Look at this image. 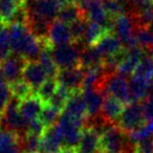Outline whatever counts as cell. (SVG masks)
Here are the masks:
<instances>
[{"instance_id": "cell-1", "label": "cell", "mask_w": 153, "mask_h": 153, "mask_svg": "<svg viewBox=\"0 0 153 153\" xmlns=\"http://www.w3.org/2000/svg\"><path fill=\"white\" fill-rule=\"evenodd\" d=\"M9 33L12 53L20 56L26 61H38L43 49L49 46L46 40L35 37L24 24H12Z\"/></svg>"}, {"instance_id": "cell-2", "label": "cell", "mask_w": 153, "mask_h": 153, "mask_svg": "<svg viewBox=\"0 0 153 153\" xmlns=\"http://www.w3.org/2000/svg\"><path fill=\"white\" fill-rule=\"evenodd\" d=\"M86 45L82 41L72 42L62 46L51 47V53L59 70L78 67L80 64L81 53Z\"/></svg>"}, {"instance_id": "cell-3", "label": "cell", "mask_w": 153, "mask_h": 153, "mask_svg": "<svg viewBox=\"0 0 153 153\" xmlns=\"http://www.w3.org/2000/svg\"><path fill=\"white\" fill-rule=\"evenodd\" d=\"M100 91L104 96L108 94L113 97L124 105H128L132 102L129 90V80L117 72L108 74L105 78L100 88Z\"/></svg>"}, {"instance_id": "cell-4", "label": "cell", "mask_w": 153, "mask_h": 153, "mask_svg": "<svg viewBox=\"0 0 153 153\" xmlns=\"http://www.w3.org/2000/svg\"><path fill=\"white\" fill-rule=\"evenodd\" d=\"M57 124L61 132L63 147L78 148L81 142L83 130L85 128V122L76 120L62 112Z\"/></svg>"}, {"instance_id": "cell-5", "label": "cell", "mask_w": 153, "mask_h": 153, "mask_svg": "<svg viewBox=\"0 0 153 153\" xmlns=\"http://www.w3.org/2000/svg\"><path fill=\"white\" fill-rule=\"evenodd\" d=\"M147 124L140 102H131L125 105L124 110L117 121V126L124 132L130 134Z\"/></svg>"}, {"instance_id": "cell-6", "label": "cell", "mask_w": 153, "mask_h": 153, "mask_svg": "<svg viewBox=\"0 0 153 153\" xmlns=\"http://www.w3.org/2000/svg\"><path fill=\"white\" fill-rule=\"evenodd\" d=\"M128 136L117 125L110 126L101 134L99 150L102 153H123Z\"/></svg>"}, {"instance_id": "cell-7", "label": "cell", "mask_w": 153, "mask_h": 153, "mask_svg": "<svg viewBox=\"0 0 153 153\" xmlns=\"http://www.w3.org/2000/svg\"><path fill=\"white\" fill-rule=\"evenodd\" d=\"M19 102L20 101L16 100L15 98L12 99L7 109L2 113L1 126H2V129L12 131L22 137L27 133L28 124L24 121L19 112V109H18Z\"/></svg>"}, {"instance_id": "cell-8", "label": "cell", "mask_w": 153, "mask_h": 153, "mask_svg": "<svg viewBox=\"0 0 153 153\" xmlns=\"http://www.w3.org/2000/svg\"><path fill=\"white\" fill-rule=\"evenodd\" d=\"M65 3H67L65 0H30L24 7L30 15L55 21L61 7Z\"/></svg>"}, {"instance_id": "cell-9", "label": "cell", "mask_w": 153, "mask_h": 153, "mask_svg": "<svg viewBox=\"0 0 153 153\" xmlns=\"http://www.w3.org/2000/svg\"><path fill=\"white\" fill-rule=\"evenodd\" d=\"M84 10L85 16L89 21L100 24L107 32L111 33L113 25V20L109 18L104 9L102 0H90L84 5H81Z\"/></svg>"}, {"instance_id": "cell-10", "label": "cell", "mask_w": 153, "mask_h": 153, "mask_svg": "<svg viewBox=\"0 0 153 153\" xmlns=\"http://www.w3.org/2000/svg\"><path fill=\"white\" fill-rule=\"evenodd\" d=\"M56 80L59 85L65 87L72 94L82 91L84 81V70L80 66L67 68V69H61L58 72Z\"/></svg>"}, {"instance_id": "cell-11", "label": "cell", "mask_w": 153, "mask_h": 153, "mask_svg": "<svg viewBox=\"0 0 153 153\" xmlns=\"http://www.w3.org/2000/svg\"><path fill=\"white\" fill-rule=\"evenodd\" d=\"M26 62L27 61L22 57L12 53L7 59L0 64V70L7 83L13 84L19 80H22V72Z\"/></svg>"}, {"instance_id": "cell-12", "label": "cell", "mask_w": 153, "mask_h": 153, "mask_svg": "<svg viewBox=\"0 0 153 153\" xmlns=\"http://www.w3.org/2000/svg\"><path fill=\"white\" fill-rule=\"evenodd\" d=\"M48 79L46 72L38 61H27L22 72V80L30 85L34 94Z\"/></svg>"}, {"instance_id": "cell-13", "label": "cell", "mask_w": 153, "mask_h": 153, "mask_svg": "<svg viewBox=\"0 0 153 153\" xmlns=\"http://www.w3.org/2000/svg\"><path fill=\"white\" fill-rule=\"evenodd\" d=\"M46 42L51 47L62 46V45L72 43L74 38H72L71 33H70L69 25L58 21V20H55L49 28Z\"/></svg>"}, {"instance_id": "cell-14", "label": "cell", "mask_w": 153, "mask_h": 153, "mask_svg": "<svg viewBox=\"0 0 153 153\" xmlns=\"http://www.w3.org/2000/svg\"><path fill=\"white\" fill-rule=\"evenodd\" d=\"M63 148L61 132L58 124L46 127V130L41 136L39 153H59Z\"/></svg>"}, {"instance_id": "cell-15", "label": "cell", "mask_w": 153, "mask_h": 153, "mask_svg": "<svg viewBox=\"0 0 153 153\" xmlns=\"http://www.w3.org/2000/svg\"><path fill=\"white\" fill-rule=\"evenodd\" d=\"M44 105L45 104L39 99V97L36 94H33L26 99L20 101L18 109H19V112L22 115L23 120L28 124L30 122L35 121L40 117Z\"/></svg>"}, {"instance_id": "cell-16", "label": "cell", "mask_w": 153, "mask_h": 153, "mask_svg": "<svg viewBox=\"0 0 153 153\" xmlns=\"http://www.w3.org/2000/svg\"><path fill=\"white\" fill-rule=\"evenodd\" d=\"M125 51H126L125 58L121 62V64L117 66V72L122 74V76H126V78H128V76H131L133 74L136 66L138 65L140 60L146 55V51L143 48H140L138 45L133 47V48L125 49Z\"/></svg>"}, {"instance_id": "cell-17", "label": "cell", "mask_w": 153, "mask_h": 153, "mask_svg": "<svg viewBox=\"0 0 153 153\" xmlns=\"http://www.w3.org/2000/svg\"><path fill=\"white\" fill-rule=\"evenodd\" d=\"M62 112L76 120L86 122L88 117V111L81 91L74 92L70 96Z\"/></svg>"}, {"instance_id": "cell-18", "label": "cell", "mask_w": 153, "mask_h": 153, "mask_svg": "<svg viewBox=\"0 0 153 153\" xmlns=\"http://www.w3.org/2000/svg\"><path fill=\"white\" fill-rule=\"evenodd\" d=\"M124 107L125 106H124V104L122 102H120L119 100H117L113 97L106 94L104 97V101H103L100 114L107 122L117 125V121H119L120 117H121L122 112H123Z\"/></svg>"}, {"instance_id": "cell-19", "label": "cell", "mask_w": 153, "mask_h": 153, "mask_svg": "<svg viewBox=\"0 0 153 153\" xmlns=\"http://www.w3.org/2000/svg\"><path fill=\"white\" fill-rule=\"evenodd\" d=\"M94 46L103 57V59L111 57L123 49L121 41L112 33H106Z\"/></svg>"}, {"instance_id": "cell-20", "label": "cell", "mask_w": 153, "mask_h": 153, "mask_svg": "<svg viewBox=\"0 0 153 153\" xmlns=\"http://www.w3.org/2000/svg\"><path fill=\"white\" fill-rule=\"evenodd\" d=\"M84 100H85L86 106H87L88 117H97L101 113L103 101H104V94L100 90L96 88H88L83 89L81 91Z\"/></svg>"}, {"instance_id": "cell-21", "label": "cell", "mask_w": 153, "mask_h": 153, "mask_svg": "<svg viewBox=\"0 0 153 153\" xmlns=\"http://www.w3.org/2000/svg\"><path fill=\"white\" fill-rule=\"evenodd\" d=\"M83 17H86L83 7L74 1H70V2L65 3L61 7L57 16V20L69 25V24L74 23V21Z\"/></svg>"}, {"instance_id": "cell-22", "label": "cell", "mask_w": 153, "mask_h": 153, "mask_svg": "<svg viewBox=\"0 0 153 153\" xmlns=\"http://www.w3.org/2000/svg\"><path fill=\"white\" fill-rule=\"evenodd\" d=\"M101 135L91 128H84L81 142L78 147L79 153H97L100 149Z\"/></svg>"}, {"instance_id": "cell-23", "label": "cell", "mask_w": 153, "mask_h": 153, "mask_svg": "<svg viewBox=\"0 0 153 153\" xmlns=\"http://www.w3.org/2000/svg\"><path fill=\"white\" fill-rule=\"evenodd\" d=\"M131 76L150 83L153 80V53H147L140 60Z\"/></svg>"}, {"instance_id": "cell-24", "label": "cell", "mask_w": 153, "mask_h": 153, "mask_svg": "<svg viewBox=\"0 0 153 153\" xmlns=\"http://www.w3.org/2000/svg\"><path fill=\"white\" fill-rule=\"evenodd\" d=\"M104 63V59L99 53L94 46H86L82 51L81 57H80L79 66L83 69L94 68L97 66H100Z\"/></svg>"}, {"instance_id": "cell-25", "label": "cell", "mask_w": 153, "mask_h": 153, "mask_svg": "<svg viewBox=\"0 0 153 153\" xmlns=\"http://www.w3.org/2000/svg\"><path fill=\"white\" fill-rule=\"evenodd\" d=\"M150 83L131 76L129 80V90L132 102H140L147 99Z\"/></svg>"}, {"instance_id": "cell-26", "label": "cell", "mask_w": 153, "mask_h": 153, "mask_svg": "<svg viewBox=\"0 0 153 153\" xmlns=\"http://www.w3.org/2000/svg\"><path fill=\"white\" fill-rule=\"evenodd\" d=\"M106 33H109L105 30L103 26H101L100 24L94 23V22L89 21L88 25L86 27L85 34L82 39V42L86 45V46H94Z\"/></svg>"}, {"instance_id": "cell-27", "label": "cell", "mask_w": 153, "mask_h": 153, "mask_svg": "<svg viewBox=\"0 0 153 153\" xmlns=\"http://www.w3.org/2000/svg\"><path fill=\"white\" fill-rule=\"evenodd\" d=\"M137 45L147 53H153V28L140 27L134 32Z\"/></svg>"}, {"instance_id": "cell-28", "label": "cell", "mask_w": 153, "mask_h": 153, "mask_svg": "<svg viewBox=\"0 0 153 153\" xmlns=\"http://www.w3.org/2000/svg\"><path fill=\"white\" fill-rule=\"evenodd\" d=\"M51 47L46 46L43 51L41 53L40 57L38 59V62L40 63V65L43 67V69L46 72L48 79H56L58 72H59V68L57 67L55 61L53 59V56L51 53Z\"/></svg>"}, {"instance_id": "cell-29", "label": "cell", "mask_w": 153, "mask_h": 153, "mask_svg": "<svg viewBox=\"0 0 153 153\" xmlns=\"http://www.w3.org/2000/svg\"><path fill=\"white\" fill-rule=\"evenodd\" d=\"M23 5L19 0H0V19L7 25L14 14Z\"/></svg>"}, {"instance_id": "cell-30", "label": "cell", "mask_w": 153, "mask_h": 153, "mask_svg": "<svg viewBox=\"0 0 153 153\" xmlns=\"http://www.w3.org/2000/svg\"><path fill=\"white\" fill-rule=\"evenodd\" d=\"M58 86H59V84H58L56 79H47L38 88V90L36 91V94L44 104H47L49 102V100L51 99V97L57 91Z\"/></svg>"}, {"instance_id": "cell-31", "label": "cell", "mask_w": 153, "mask_h": 153, "mask_svg": "<svg viewBox=\"0 0 153 153\" xmlns=\"http://www.w3.org/2000/svg\"><path fill=\"white\" fill-rule=\"evenodd\" d=\"M71 94H72V92H70L69 90L66 89L63 86L59 85L58 86L57 91L51 97V99L49 100V102L47 103V105H51V106L57 108L58 110L63 111L64 107H65L66 103H67L68 99L70 98Z\"/></svg>"}, {"instance_id": "cell-32", "label": "cell", "mask_w": 153, "mask_h": 153, "mask_svg": "<svg viewBox=\"0 0 153 153\" xmlns=\"http://www.w3.org/2000/svg\"><path fill=\"white\" fill-rule=\"evenodd\" d=\"M40 136L34 135V134L26 133L24 136L20 137V144H21L22 153H39L40 150Z\"/></svg>"}, {"instance_id": "cell-33", "label": "cell", "mask_w": 153, "mask_h": 153, "mask_svg": "<svg viewBox=\"0 0 153 153\" xmlns=\"http://www.w3.org/2000/svg\"><path fill=\"white\" fill-rule=\"evenodd\" d=\"M61 112L62 111L58 110L55 107L45 104L39 119L42 121V123L44 124L46 127H49V126H53L58 123V121H59L60 117H61V114H62Z\"/></svg>"}, {"instance_id": "cell-34", "label": "cell", "mask_w": 153, "mask_h": 153, "mask_svg": "<svg viewBox=\"0 0 153 153\" xmlns=\"http://www.w3.org/2000/svg\"><path fill=\"white\" fill-rule=\"evenodd\" d=\"M10 87H11L13 98H15L18 101L24 100L27 97H30V94H34V91L30 87V85L26 84L23 80H19V81L15 82V83L10 84Z\"/></svg>"}, {"instance_id": "cell-35", "label": "cell", "mask_w": 153, "mask_h": 153, "mask_svg": "<svg viewBox=\"0 0 153 153\" xmlns=\"http://www.w3.org/2000/svg\"><path fill=\"white\" fill-rule=\"evenodd\" d=\"M88 22H89V20L86 17H83V18H80L76 21H74V23L69 24L70 33H71V36L74 38V42L82 41L84 34H85L86 27L88 25Z\"/></svg>"}, {"instance_id": "cell-36", "label": "cell", "mask_w": 153, "mask_h": 153, "mask_svg": "<svg viewBox=\"0 0 153 153\" xmlns=\"http://www.w3.org/2000/svg\"><path fill=\"white\" fill-rule=\"evenodd\" d=\"M12 55L11 43H10V33L7 28L0 30V64Z\"/></svg>"}, {"instance_id": "cell-37", "label": "cell", "mask_w": 153, "mask_h": 153, "mask_svg": "<svg viewBox=\"0 0 153 153\" xmlns=\"http://www.w3.org/2000/svg\"><path fill=\"white\" fill-rule=\"evenodd\" d=\"M12 99H13V94H12L10 84L4 83L0 85V114L4 112Z\"/></svg>"}, {"instance_id": "cell-38", "label": "cell", "mask_w": 153, "mask_h": 153, "mask_svg": "<svg viewBox=\"0 0 153 153\" xmlns=\"http://www.w3.org/2000/svg\"><path fill=\"white\" fill-rule=\"evenodd\" d=\"M45 130H46V126L42 123V121L40 119L30 122L27 125V133L34 134V135L40 136V137L43 135Z\"/></svg>"}, {"instance_id": "cell-39", "label": "cell", "mask_w": 153, "mask_h": 153, "mask_svg": "<svg viewBox=\"0 0 153 153\" xmlns=\"http://www.w3.org/2000/svg\"><path fill=\"white\" fill-rule=\"evenodd\" d=\"M0 153H22L20 138L10 144L0 145Z\"/></svg>"}, {"instance_id": "cell-40", "label": "cell", "mask_w": 153, "mask_h": 153, "mask_svg": "<svg viewBox=\"0 0 153 153\" xmlns=\"http://www.w3.org/2000/svg\"><path fill=\"white\" fill-rule=\"evenodd\" d=\"M136 153H153V137L136 143Z\"/></svg>"}, {"instance_id": "cell-41", "label": "cell", "mask_w": 153, "mask_h": 153, "mask_svg": "<svg viewBox=\"0 0 153 153\" xmlns=\"http://www.w3.org/2000/svg\"><path fill=\"white\" fill-rule=\"evenodd\" d=\"M142 106L147 123H153V102L146 99V100L142 101Z\"/></svg>"}, {"instance_id": "cell-42", "label": "cell", "mask_w": 153, "mask_h": 153, "mask_svg": "<svg viewBox=\"0 0 153 153\" xmlns=\"http://www.w3.org/2000/svg\"><path fill=\"white\" fill-rule=\"evenodd\" d=\"M129 1L137 10H143L153 4V0H129Z\"/></svg>"}, {"instance_id": "cell-43", "label": "cell", "mask_w": 153, "mask_h": 153, "mask_svg": "<svg viewBox=\"0 0 153 153\" xmlns=\"http://www.w3.org/2000/svg\"><path fill=\"white\" fill-rule=\"evenodd\" d=\"M147 99L153 102V80L150 82V85H149V91H148V96Z\"/></svg>"}, {"instance_id": "cell-44", "label": "cell", "mask_w": 153, "mask_h": 153, "mask_svg": "<svg viewBox=\"0 0 153 153\" xmlns=\"http://www.w3.org/2000/svg\"><path fill=\"white\" fill-rule=\"evenodd\" d=\"M4 83H7V80H5L4 76H3V74L1 72V70H0V85H2V84Z\"/></svg>"}, {"instance_id": "cell-45", "label": "cell", "mask_w": 153, "mask_h": 153, "mask_svg": "<svg viewBox=\"0 0 153 153\" xmlns=\"http://www.w3.org/2000/svg\"><path fill=\"white\" fill-rule=\"evenodd\" d=\"M5 25H7V24H5L4 22L2 21V20L0 19V30H2V28H4V27H5Z\"/></svg>"}, {"instance_id": "cell-46", "label": "cell", "mask_w": 153, "mask_h": 153, "mask_svg": "<svg viewBox=\"0 0 153 153\" xmlns=\"http://www.w3.org/2000/svg\"><path fill=\"white\" fill-rule=\"evenodd\" d=\"M19 1H20V2L22 3V4L24 5V4H25L26 2H27V1H30V0H19Z\"/></svg>"}, {"instance_id": "cell-47", "label": "cell", "mask_w": 153, "mask_h": 153, "mask_svg": "<svg viewBox=\"0 0 153 153\" xmlns=\"http://www.w3.org/2000/svg\"><path fill=\"white\" fill-rule=\"evenodd\" d=\"M1 120H2V114H0V127H1Z\"/></svg>"}, {"instance_id": "cell-48", "label": "cell", "mask_w": 153, "mask_h": 153, "mask_svg": "<svg viewBox=\"0 0 153 153\" xmlns=\"http://www.w3.org/2000/svg\"><path fill=\"white\" fill-rule=\"evenodd\" d=\"M65 1H67V2H70V1H74V0H65Z\"/></svg>"}]
</instances>
